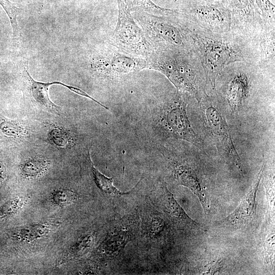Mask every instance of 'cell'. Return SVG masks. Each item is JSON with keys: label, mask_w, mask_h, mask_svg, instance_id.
<instances>
[{"label": "cell", "mask_w": 275, "mask_h": 275, "mask_svg": "<svg viewBox=\"0 0 275 275\" xmlns=\"http://www.w3.org/2000/svg\"><path fill=\"white\" fill-rule=\"evenodd\" d=\"M181 25L186 35L190 51L202 65L207 87L213 92L218 74L228 65L238 61L259 63L260 48L232 31L224 33H206L195 32Z\"/></svg>", "instance_id": "6da1fadb"}, {"label": "cell", "mask_w": 275, "mask_h": 275, "mask_svg": "<svg viewBox=\"0 0 275 275\" xmlns=\"http://www.w3.org/2000/svg\"><path fill=\"white\" fill-rule=\"evenodd\" d=\"M147 67L160 72L177 91L189 94L198 102L207 88L202 65L197 57L185 48L162 47L151 52Z\"/></svg>", "instance_id": "7a4b0ae2"}, {"label": "cell", "mask_w": 275, "mask_h": 275, "mask_svg": "<svg viewBox=\"0 0 275 275\" xmlns=\"http://www.w3.org/2000/svg\"><path fill=\"white\" fill-rule=\"evenodd\" d=\"M175 16L189 30L206 33L231 31L230 12L225 0H187Z\"/></svg>", "instance_id": "3957f363"}, {"label": "cell", "mask_w": 275, "mask_h": 275, "mask_svg": "<svg viewBox=\"0 0 275 275\" xmlns=\"http://www.w3.org/2000/svg\"><path fill=\"white\" fill-rule=\"evenodd\" d=\"M260 64L249 61L232 63L225 67L216 80H222L221 89L231 111L239 112L249 98L253 84V77Z\"/></svg>", "instance_id": "277c9868"}, {"label": "cell", "mask_w": 275, "mask_h": 275, "mask_svg": "<svg viewBox=\"0 0 275 275\" xmlns=\"http://www.w3.org/2000/svg\"><path fill=\"white\" fill-rule=\"evenodd\" d=\"M230 12L231 31L260 49L267 30L254 0H225Z\"/></svg>", "instance_id": "5b68a950"}, {"label": "cell", "mask_w": 275, "mask_h": 275, "mask_svg": "<svg viewBox=\"0 0 275 275\" xmlns=\"http://www.w3.org/2000/svg\"><path fill=\"white\" fill-rule=\"evenodd\" d=\"M188 93L177 91L166 103L160 123L170 137L199 145L201 141L191 127L186 111Z\"/></svg>", "instance_id": "8992f818"}, {"label": "cell", "mask_w": 275, "mask_h": 275, "mask_svg": "<svg viewBox=\"0 0 275 275\" xmlns=\"http://www.w3.org/2000/svg\"><path fill=\"white\" fill-rule=\"evenodd\" d=\"M218 101L216 95L213 96L207 94L200 102H202L204 108L206 119L218 150L230 158L239 172L243 174L241 160L233 143L229 126L217 105Z\"/></svg>", "instance_id": "52a82bcc"}, {"label": "cell", "mask_w": 275, "mask_h": 275, "mask_svg": "<svg viewBox=\"0 0 275 275\" xmlns=\"http://www.w3.org/2000/svg\"><path fill=\"white\" fill-rule=\"evenodd\" d=\"M144 18L141 23L155 49L176 47L189 51L185 33L175 13L170 16L150 15Z\"/></svg>", "instance_id": "ba28073f"}, {"label": "cell", "mask_w": 275, "mask_h": 275, "mask_svg": "<svg viewBox=\"0 0 275 275\" xmlns=\"http://www.w3.org/2000/svg\"><path fill=\"white\" fill-rule=\"evenodd\" d=\"M118 18L113 35L116 45L137 54L149 53V44L141 28L134 21L125 4L117 0Z\"/></svg>", "instance_id": "9c48e42d"}, {"label": "cell", "mask_w": 275, "mask_h": 275, "mask_svg": "<svg viewBox=\"0 0 275 275\" xmlns=\"http://www.w3.org/2000/svg\"><path fill=\"white\" fill-rule=\"evenodd\" d=\"M264 164L260 170L253 185L236 208L229 215L217 222L215 225L221 228H239L249 224L255 216L256 195L263 176Z\"/></svg>", "instance_id": "30bf717a"}, {"label": "cell", "mask_w": 275, "mask_h": 275, "mask_svg": "<svg viewBox=\"0 0 275 275\" xmlns=\"http://www.w3.org/2000/svg\"><path fill=\"white\" fill-rule=\"evenodd\" d=\"M92 68L104 74L119 75L138 71L147 68V62L119 53L106 54L95 60Z\"/></svg>", "instance_id": "8fae6325"}, {"label": "cell", "mask_w": 275, "mask_h": 275, "mask_svg": "<svg viewBox=\"0 0 275 275\" xmlns=\"http://www.w3.org/2000/svg\"><path fill=\"white\" fill-rule=\"evenodd\" d=\"M173 172L178 182L188 188L198 197L205 213L208 214L210 209L208 199L193 168L186 163H176L174 166Z\"/></svg>", "instance_id": "7c38bea8"}, {"label": "cell", "mask_w": 275, "mask_h": 275, "mask_svg": "<svg viewBox=\"0 0 275 275\" xmlns=\"http://www.w3.org/2000/svg\"><path fill=\"white\" fill-rule=\"evenodd\" d=\"M160 203L164 212L174 221L194 230L203 227L191 219L175 199L164 182L160 183Z\"/></svg>", "instance_id": "4fadbf2b"}, {"label": "cell", "mask_w": 275, "mask_h": 275, "mask_svg": "<svg viewBox=\"0 0 275 275\" xmlns=\"http://www.w3.org/2000/svg\"><path fill=\"white\" fill-rule=\"evenodd\" d=\"M26 73L28 77L30 89L33 99L39 104L50 109H58L59 107L50 99L48 89L52 86L51 82H40L34 80L27 69Z\"/></svg>", "instance_id": "5bb4252c"}, {"label": "cell", "mask_w": 275, "mask_h": 275, "mask_svg": "<svg viewBox=\"0 0 275 275\" xmlns=\"http://www.w3.org/2000/svg\"><path fill=\"white\" fill-rule=\"evenodd\" d=\"M125 4L129 10L140 7L158 16H170L176 12V10L160 7L151 0H125Z\"/></svg>", "instance_id": "9a60e30c"}, {"label": "cell", "mask_w": 275, "mask_h": 275, "mask_svg": "<svg viewBox=\"0 0 275 275\" xmlns=\"http://www.w3.org/2000/svg\"><path fill=\"white\" fill-rule=\"evenodd\" d=\"M91 169L95 182L97 187L103 193L110 195H123L129 192H122L117 188L113 182V178H108L100 172L93 165L90 159Z\"/></svg>", "instance_id": "2e32d148"}, {"label": "cell", "mask_w": 275, "mask_h": 275, "mask_svg": "<svg viewBox=\"0 0 275 275\" xmlns=\"http://www.w3.org/2000/svg\"><path fill=\"white\" fill-rule=\"evenodd\" d=\"M49 164V161L46 159L41 158H31L23 163L21 171L26 177H35L45 172Z\"/></svg>", "instance_id": "e0dca14e"}, {"label": "cell", "mask_w": 275, "mask_h": 275, "mask_svg": "<svg viewBox=\"0 0 275 275\" xmlns=\"http://www.w3.org/2000/svg\"><path fill=\"white\" fill-rule=\"evenodd\" d=\"M0 130L5 135L21 138L25 136L28 131L24 126L17 121L0 117Z\"/></svg>", "instance_id": "ac0fdd59"}, {"label": "cell", "mask_w": 275, "mask_h": 275, "mask_svg": "<svg viewBox=\"0 0 275 275\" xmlns=\"http://www.w3.org/2000/svg\"><path fill=\"white\" fill-rule=\"evenodd\" d=\"M0 5L3 8L10 20L13 31V38L15 41L19 39V28L17 21V16L20 9L15 4L9 0H0Z\"/></svg>", "instance_id": "d6986e66"}, {"label": "cell", "mask_w": 275, "mask_h": 275, "mask_svg": "<svg viewBox=\"0 0 275 275\" xmlns=\"http://www.w3.org/2000/svg\"><path fill=\"white\" fill-rule=\"evenodd\" d=\"M263 18L265 26L275 28V8L269 0H254Z\"/></svg>", "instance_id": "ffe728a7"}, {"label": "cell", "mask_w": 275, "mask_h": 275, "mask_svg": "<svg viewBox=\"0 0 275 275\" xmlns=\"http://www.w3.org/2000/svg\"><path fill=\"white\" fill-rule=\"evenodd\" d=\"M50 140L56 146L65 148L71 146L73 143V137L65 130L54 127L49 132Z\"/></svg>", "instance_id": "44dd1931"}, {"label": "cell", "mask_w": 275, "mask_h": 275, "mask_svg": "<svg viewBox=\"0 0 275 275\" xmlns=\"http://www.w3.org/2000/svg\"><path fill=\"white\" fill-rule=\"evenodd\" d=\"M127 241V237L122 233L112 235L105 242L106 251L109 254L119 253L124 247Z\"/></svg>", "instance_id": "7402d4cb"}, {"label": "cell", "mask_w": 275, "mask_h": 275, "mask_svg": "<svg viewBox=\"0 0 275 275\" xmlns=\"http://www.w3.org/2000/svg\"><path fill=\"white\" fill-rule=\"evenodd\" d=\"M49 224L38 225L22 229L20 231L22 237L24 239H33L43 235L47 232L51 227Z\"/></svg>", "instance_id": "603a6c76"}, {"label": "cell", "mask_w": 275, "mask_h": 275, "mask_svg": "<svg viewBox=\"0 0 275 275\" xmlns=\"http://www.w3.org/2000/svg\"><path fill=\"white\" fill-rule=\"evenodd\" d=\"M146 227L151 236H156L163 231L165 223L161 217L154 215L148 218Z\"/></svg>", "instance_id": "cb8c5ba5"}, {"label": "cell", "mask_w": 275, "mask_h": 275, "mask_svg": "<svg viewBox=\"0 0 275 275\" xmlns=\"http://www.w3.org/2000/svg\"><path fill=\"white\" fill-rule=\"evenodd\" d=\"M75 194L71 191L62 190L57 191L53 197L54 201L60 205L69 204L75 199Z\"/></svg>", "instance_id": "d4e9b609"}, {"label": "cell", "mask_w": 275, "mask_h": 275, "mask_svg": "<svg viewBox=\"0 0 275 275\" xmlns=\"http://www.w3.org/2000/svg\"><path fill=\"white\" fill-rule=\"evenodd\" d=\"M274 234L271 232L266 238L265 242V251L269 261H272L274 259Z\"/></svg>", "instance_id": "484cf974"}, {"label": "cell", "mask_w": 275, "mask_h": 275, "mask_svg": "<svg viewBox=\"0 0 275 275\" xmlns=\"http://www.w3.org/2000/svg\"><path fill=\"white\" fill-rule=\"evenodd\" d=\"M222 263L220 260L212 262L207 265V268L203 272L204 274H213L218 272L222 267Z\"/></svg>", "instance_id": "4316f807"}, {"label": "cell", "mask_w": 275, "mask_h": 275, "mask_svg": "<svg viewBox=\"0 0 275 275\" xmlns=\"http://www.w3.org/2000/svg\"><path fill=\"white\" fill-rule=\"evenodd\" d=\"M7 175L6 169L5 166L0 162V184L5 179Z\"/></svg>", "instance_id": "83f0119b"}]
</instances>
